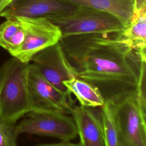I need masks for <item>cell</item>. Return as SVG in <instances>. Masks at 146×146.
Listing matches in <instances>:
<instances>
[{
    "label": "cell",
    "instance_id": "cell-5",
    "mask_svg": "<svg viewBox=\"0 0 146 146\" xmlns=\"http://www.w3.org/2000/svg\"><path fill=\"white\" fill-rule=\"evenodd\" d=\"M18 136L28 133L70 141L78 134L72 116L59 111L43 108L27 113L26 117L15 124Z\"/></svg>",
    "mask_w": 146,
    "mask_h": 146
},
{
    "label": "cell",
    "instance_id": "cell-2",
    "mask_svg": "<svg viewBox=\"0 0 146 146\" xmlns=\"http://www.w3.org/2000/svg\"><path fill=\"white\" fill-rule=\"evenodd\" d=\"M29 63L11 56L0 68V122L15 124L26 114L43 108L29 90Z\"/></svg>",
    "mask_w": 146,
    "mask_h": 146
},
{
    "label": "cell",
    "instance_id": "cell-18",
    "mask_svg": "<svg viewBox=\"0 0 146 146\" xmlns=\"http://www.w3.org/2000/svg\"><path fill=\"white\" fill-rule=\"evenodd\" d=\"M34 146H81L80 143H72L70 141H62L53 144H40Z\"/></svg>",
    "mask_w": 146,
    "mask_h": 146
},
{
    "label": "cell",
    "instance_id": "cell-6",
    "mask_svg": "<svg viewBox=\"0 0 146 146\" xmlns=\"http://www.w3.org/2000/svg\"><path fill=\"white\" fill-rule=\"evenodd\" d=\"M14 17L23 27L25 38L21 47L11 56L22 62L30 63L34 55L58 43L62 38L59 28L47 18Z\"/></svg>",
    "mask_w": 146,
    "mask_h": 146
},
{
    "label": "cell",
    "instance_id": "cell-3",
    "mask_svg": "<svg viewBox=\"0 0 146 146\" xmlns=\"http://www.w3.org/2000/svg\"><path fill=\"white\" fill-rule=\"evenodd\" d=\"M60 29L62 37L117 34L125 27L115 15L98 9L77 6L64 14L47 18Z\"/></svg>",
    "mask_w": 146,
    "mask_h": 146
},
{
    "label": "cell",
    "instance_id": "cell-17",
    "mask_svg": "<svg viewBox=\"0 0 146 146\" xmlns=\"http://www.w3.org/2000/svg\"><path fill=\"white\" fill-rule=\"evenodd\" d=\"M146 65H145L141 71L137 85L136 89L137 99L142 112L146 114V97H145V78Z\"/></svg>",
    "mask_w": 146,
    "mask_h": 146
},
{
    "label": "cell",
    "instance_id": "cell-19",
    "mask_svg": "<svg viewBox=\"0 0 146 146\" xmlns=\"http://www.w3.org/2000/svg\"><path fill=\"white\" fill-rule=\"evenodd\" d=\"M14 0H0V14Z\"/></svg>",
    "mask_w": 146,
    "mask_h": 146
},
{
    "label": "cell",
    "instance_id": "cell-9",
    "mask_svg": "<svg viewBox=\"0 0 146 146\" xmlns=\"http://www.w3.org/2000/svg\"><path fill=\"white\" fill-rule=\"evenodd\" d=\"M76 7L65 0H14L1 13L0 17L47 18L64 14Z\"/></svg>",
    "mask_w": 146,
    "mask_h": 146
},
{
    "label": "cell",
    "instance_id": "cell-16",
    "mask_svg": "<svg viewBox=\"0 0 146 146\" xmlns=\"http://www.w3.org/2000/svg\"><path fill=\"white\" fill-rule=\"evenodd\" d=\"M15 124L0 122V146H17Z\"/></svg>",
    "mask_w": 146,
    "mask_h": 146
},
{
    "label": "cell",
    "instance_id": "cell-12",
    "mask_svg": "<svg viewBox=\"0 0 146 146\" xmlns=\"http://www.w3.org/2000/svg\"><path fill=\"white\" fill-rule=\"evenodd\" d=\"M76 6L98 9L116 17L125 27L134 13L133 0H65Z\"/></svg>",
    "mask_w": 146,
    "mask_h": 146
},
{
    "label": "cell",
    "instance_id": "cell-11",
    "mask_svg": "<svg viewBox=\"0 0 146 146\" xmlns=\"http://www.w3.org/2000/svg\"><path fill=\"white\" fill-rule=\"evenodd\" d=\"M115 34L131 48L146 54V5L135 10L129 25Z\"/></svg>",
    "mask_w": 146,
    "mask_h": 146
},
{
    "label": "cell",
    "instance_id": "cell-4",
    "mask_svg": "<svg viewBox=\"0 0 146 146\" xmlns=\"http://www.w3.org/2000/svg\"><path fill=\"white\" fill-rule=\"evenodd\" d=\"M110 103L119 146H146V114L140 108L136 91Z\"/></svg>",
    "mask_w": 146,
    "mask_h": 146
},
{
    "label": "cell",
    "instance_id": "cell-10",
    "mask_svg": "<svg viewBox=\"0 0 146 146\" xmlns=\"http://www.w3.org/2000/svg\"><path fill=\"white\" fill-rule=\"evenodd\" d=\"M95 108L75 104L71 109L81 146H104L100 108Z\"/></svg>",
    "mask_w": 146,
    "mask_h": 146
},
{
    "label": "cell",
    "instance_id": "cell-14",
    "mask_svg": "<svg viewBox=\"0 0 146 146\" xmlns=\"http://www.w3.org/2000/svg\"><path fill=\"white\" fill-rule=\"evenodd\" d=\"M100 117L103 125L104 146H119L111 104L105 102L100 108Z\"/></svg>",
    "mask_w": 146,
    "mask_h": 146
},
{
    "label": "cell",
    "instance_id": "cell-13",
    "mask_svg": "<svg viewBox=\"0 0 146 146\" xmlns=\"http://www.w3.org/2000/svg\"><path fill=\"white\" fill-rule=\"evenodd\" d=\"M63 84L70 94L74 95L80 106L100 108L105 104L98 88L81 78H72L64 81Z\"/></svg>",
    "mask_w": 146,
    "mask_h": 146
},
{
    "label": "cell",
    "instance_id": "cell-7",
    "mask_svg": "<svg viewBox=\"0 0 146 146\" xmlns=\"http://www.w3.org/2000/svg\"><path fill=\"white\" fill-rule=\"evenodd\" d=\"M31 62L45 79L60 91L70 93L63 82L78 76L59 43L40 51L34 56Z\"/></svg>",
    "mask_w": 146,
    "mask_h": 146
},
{
    "label": "cell",
    "instance_id": "cell-15",
    "mask_svg": "<svg viewBox=\"0 0 146 146\" xmlns=\"http://www.w3.org/2000/svg\"><path fill=\"white\" fill-rule=\"evenodd\" d=\"M21 27V25L16 17L6 18L0 25V47L5 48L10 39Z\"/></svg>",
    "mask_w": 146,
    "mask_h": 146
},
{
    "label": "cell",
    "instance_id": "cell-8",
    "mask_svg": "<svg viewBox=\"0 0 146 146\" xmlns=\"http://www.w3.org/2000/svg\"><path fill=\"white\" fill-rule=\"evenodd\" d=\"M28 86L30 94L39 107L56 110L65 114L71 115L75 104L70 93L60 91L45 79L32 63H29Z\"/></svg>",
    "mask_w": 146,
    "mask_h": 146
},
{
    "label": "cell",
    "instance_id": "cell-20",
    "mask_svg": "<svg viewBox=\"0 0 146 146\" xmlns=\"http://www.w3.org/2000/svg\"><path fill=\"white\" fill-rule=\"evenodd\" d=\"M144 5H146V0H135L134 11L139 10Z\"/></svg>",
    "mask_w": 146,
    "mask_h": 146
},
{
    "label": "cell",
    "instance_id": "cell-1",
    "mask_svg": "<svg viewBox=\"0 0 146 146\" xmlns=\"http://www.w3.org/2000/svg\"><path fill=\"white\" fill-rule=\"evenodd\" d=\"M59 44L78 78L95 86L105 102L113 103L136 91L146 54L115 34H92L62 37Z\"/></svg>",
    "mask_w": 146,
    "mask_h": 146
},
{
    "label": "cell",
    "instance_id": "cell-21",
    "mask_svg": "<svg viewBox=\"0 0 146 146\" xmlns=\"http://www.w3.org/2000/svg\"><path fill=\"white\" fill-rule=\"evenodd\" d=\"M133 1H135V0H133Z\"/></svg>",
    "mask_w": 146,
    "mask_h": 146
}]
</instances>
